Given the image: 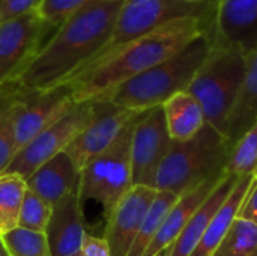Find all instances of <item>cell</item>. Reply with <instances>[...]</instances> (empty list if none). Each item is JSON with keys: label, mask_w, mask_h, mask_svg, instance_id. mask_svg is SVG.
Returning a JSON list of instances; mask_svg holds the SVG:
<instances>
[{"label": "cell", "mask_w": 257, "mask_h": 256, "mask_svg": "<svg viewBox=\"0 0 257 256\" xmlns=\"http://www.w3.org/2000/svg\"><path fill=\"white\" fill-rule=\"evenodd\" d=\"M0 256H12L11 252H9V249H8V246H6V243H5V238H3L2 234H0Z\"/></svg>", "instance_id": "33"}, {"label": "cell", "mask_w": 257, "mask_h": 256, "mask_svg": "<svg viewBox=\"0 0 257 256\" xmlns=\"http://www.w3.org/2000/svg\"><path fill=\"white\" fill-rule=\"evenodd\" d=\"M74 256H81V252H80V253H77V255H74Z\"/></svg>", "instance_id": "38"}, {"label": "cell", "mask_w": 257, "mask_h": 256, "mask_svg": "<svg viewBox=\"0 0 257 256\" xmlns=\"http://www.w3.org/2000/svg\"><path fill=\"white\" fill-rule=\"evenodd\" d=\"M232 146L233 143L209 124L188 140H173L155 172L152 189L181 196L209 180L220 178L224 175Z\"/></svg>", "instance_id": "4"}, {"label": "cell", "mask_w": 257, "mask_h": 256, "mask_svg": "<svg viewBox=\"0 0 257 256\" xmlns=\"http://www.w3.org/2000/svg\"><path fill=\"white\" fill-rule=\"evenodd\" d=\"M212 20L185 17L130 42L111 57L77 77L66 88L74 103L104 101L117 86L172 57L191 41L211 33Z\"/></svg>", "instance_id": "2"}, {"label": "cell", "mask_w": 257, "mask_h": 256, "mask_svg": "<svg viewBox=\"0 0 257 256\" xmlns=\"http://www.w3.org/2000/svg\"><path fill=\"white\" fill-rule=\"evenodd\" d=\"M81 256H111L108 246L102 237H95L86 232L81 244Z\"/></svg>", "instance_id": "32"}, {"label": "cell", "mask_w": 257, "mask_h": 256, "mask_svg": "<svg viewBox=\"0 0 257 256\" xmlns=\"http://www.w3.org/2000/svg\"><path fill=\"white\" fill-rule=\"evenodd\" d=\"M3 238L12 256H51L45 234L15 228L3 234Z\"/></svg>", "instance_id": "28"}, {"label": "cell", "mask_w": 257, "mask_h": 256, "mask_svg": "<svg viewBox=\"0 0 257 256\" xmlns=\"http://www.w3.org/2000/svg\"><path fill=\"white\" fill-rule=\"evenodd\" d=\"M245 74V53L235 48L212 47L187 92L200 104L206 124L224 130Z\"/></svg>", "instance_id": "6"}, {"label": "cell", "mask_w": 257, "mask_h": 256, "mask_svg": "<svg viewBox=\"0 0 257 256\" xmlns=\"http://www.w3.org/2000/svg\"><path fill=\"white\" fill-rule=\"evenodd\" d=\"M214 256H257V225L236 217Z\"/></svg>", "instance_id": "26"}, {"label": "cell", "mask_w": 257, "mask_h": 256, "mask_svg": "<svg viewBox=\"0 0 257 256\" xmlns=\"http://www.w3.org/2000/svg\"><path fill=\"white\" fill-rule=\"evenodd\" d=\"M80 186L51 207L45 238L51 256H74L81 252L86 235Z\"/></svg>", "instance_id": "15"}, {"label": "cell", "mask_w": 257, "mask_h": 256, "mask_svg": "<svg viewBox=\"0 0 257 256\" xmlns=\"http://www.w3.org/2000/svg\"><path fill=\"white\" fill-rule=\"evenodd\" d=\"M212 47L248 53L257 47V0H217Z\"/></svg>", "instance_id": "13"}, {"label": "cell", "mask_w": 257, "mask_h": 256, "mask_svg": "<svg viewBox=\"0 0 257 256\" xmlns=\"http://www.w3.org/2000/svg\"><path fill=\"white\" fill-rule=\"evenodd\" d=\"M54 30L39 11L0 23V88L20 75Z\"/></svg>", "instance_id": "9"}, {"label": "cell", "mask_w": 257, "mask_h": 256, "mask_svg": "<svg viewBox=\"0 0 257 256\" xmlns=\"http://www.w3.org/2000/svg\"><path fill=\"white\" fill-rule=\"evenodd\" d=\"M221 178H223V175L220 178L209 180V181L197 186L196 189L179 196L176 204L170 208V211L164 217L152 244L146 250L145 256L160 255L161 252H166L173 246V243L181 235V232L184 231V228L187 226L190 219L202 207V204L208 199V196L214 192V189L217 187V184L220 183Z\"/></svg>", "instance_id": "16"}, {"label": "cell", "mask_w": 257, "mask_h": 256, "mask_svg": "<svg viewBox=\"0 0 257 256\" xmlns=\"http://www.w3.org/2000/svg\"><path fill=\"white\" fill-rule=\"evenodd\" d=\"M188 2H200V0H188Z\"/></svg>", "instance_id": "37"}, {"label": "cell", "mask_w": 257, "mask_h": 256, "mask_svg": "<svg viewBox=\"0 0 257 256\" xmlns=\"http://www.w3.org/2000/svg\"><path fill=\"white\" fill-rule=\"evenodd\" d=\"M123 0L90 6L63 21L12 81L26 92H48L66 86L102 48Z\"/></svg>", "instance_id": "1"}, {"label": "cell", "mask_w": 257, "mask_h": 256, "mask_svg": "<svg viewBox=\"0 0 257 256\" xmlns=\"http://www.w3.org/2000/svg\"><path fill=\"white\" fill-rule=\"evenodd\" d=\"M215 6L217 0H123L107 42L72 80L98 66L130 42L170 21L185 17L214 20Z\"/></svg>", "instance_id": "5"}, {"label": "cell", "mask_w": 257, "mask_h": 256, "mask_svg": "<svg viewBox=\"0 0 257 256\" xmlns=\"http://www.w3.org/2000/svg\"><path fill=\"white\" fill-rule=\"evenodd\" d=\"M166 124L172 140L182 142L194 137L206 124L197 100L187 91L175 94L163 104Z\"/></svg>", "instance_id": "21"}, {"label": "cell", "mask_w": 257, "mask_h": 256, "mask_svg": "<svg viewBox=\"0 0 257 256\" xmlns=\"http://www.w3.org/2000/svg\"><path fill=\"white\" fill-rule=\"evenodd\" d=\"M211 48V33H203L172 57L117 86L104 101L134 112L163 106L175 94L188 89Z\"/></svg>", "instance_id": "3"}, {"label": "cell", "mask_w": 257, "mask_h": 256, "mask_svg": "<svg viewBox=\"0 0 257 256\" xmlns=\"http://www.w3.org/2000/svg\"><path fill=\"white\" fill-rule=\"evenodd\" d=\"M108 0H44L39 14L54 29H57L69 17Z\"/></svg>", "instance_id": "29"}, {"label": "cell", "mask_w": 257, "mask_h": 256, "mask_svg": "<svg viewBox=\"0 0 257 256\" xmlns=\"http://www.w3.org/2000/svg\"><path fill=\"white\" fill-rule=\"evenodd\" d=\"M157 256H169V250H166V252H161L160 255H157Z\"/></svg>", "instance_id": "34"}, {"label": "cell", "mask_w": 257, "mask_h": 256, "mask_svg": "<svg viewBox=\"0 0 257 256\" xmlns=\"http://www.w3.org/2000/svg\"><path fill=\"white\" fill-rule=\"evenodd\" d=\"M179 199L178 195L170 193V192H157L155 199L152 201L149 211L131 244V249L126 256H145L146 250L152 244L164 217L170 211V208L176 204Z\"/></svg>", "instance_id": "22"}, {"label": "cell", "mask_w": 257, "mask_h": 256, "mask_svg": "<svg viewBox=\"0 0 257 256\" xmlns=\"http://www.w3.org/2000/svg\"><path fill=\"white\" fill-rule=\"evenodd\" d=\"M81 172L63 151L39 166L29 178L27 187L51 207L80 186Z\"/></svg>", "instance_id": "17"}, {"label": "cell", "mask_w": 257, "mask_h": 256, "mask_svg": "<svg viewBox=\"0 0 257 256\" xmlns=\"http://www.w3.org/2000/svg\"><path fill=\"white\" fill-rule=\"evenodd\" d=\"M253 183H254V175L245 177V178L238 181V184L235 186V189L232 190L229 198L224 201L221 208L217 211V214L211 220L209 226L203 232L202 238L199 240L197 246L193 249L190 256L215 255V252L218 250L220 244L223 243L230 225L236 219L238 211L241 208V204H242L245 195L248 193V190L251 189Z\"/></svg>", "instance_id": "20"}, {"label": "cell", "mask_w": 257, "mask_h": 256, "mask_svg": "<svg viewBox=\"0 0 257 256\" xmlns=\"http://www.w3.org/2000/svg\"><path fill=\"white\" fill-rule=\"evenodd\" d=\"M72 104L74 101L66 88L48 92H26L18 89L14 115V140L17 152L62 118Z\"/></svg>", "instance_id": "12"}, {"label": "cell", "mask_w": 257, "mask_h": 256, "mask_svg": "<svg viewBox=\"0 0 257 256\" xmlns=\"http://www.w3.org/2000/svg\"><path fill=\"white\" fill-rule=\"evenodd\" d=\"M143 112L117 107L108 101H95V115L87 127L68 145L65 152L81 172L87 163L111 146L128 124Z\"/></svg>", "instance_id": "11"}, {"label": "cell", "mask_w": 257, "mask_h": 256, "mask_svg": "<svg viewBox=\"0 0 257 256\" xmlns=\"http://www.w3.org/2000/svg\"><path fill=\"white\" fill-rule=\"evenodd\" d=\"M0 234L3 235V228H2V222H0Z\"/></svg>", "instance_id": "35"}, {"label": "cell", "mask_w": 257, "mask_h": 256, "mask_svg": "<svg viewBox=\"0 0 257 256\" xmlns=\"http://www.w3.org/2000/svg\"><path fill=\"white\" fill-rule=\"evenodd\" d=\"M239 219H244V220H248L251 223L257 225V180L254 178V183L251 186V189L248 190V193L245 195L242 204H241V208L238 211V216Z\"/></svg>", "instance_id": "31"}, {"label": "cell", "mask_w": 257, "mask_h": 256, "mask_svg": "<svg viewBox=\"0 0 257 256\" xmlns=\"http://www.w3.org/2000/svg\"><path fill=\"white\" fill-rule=\"evenodd\" d=\"M254 178L257 180V169H256V172H254Z\"/></svg>", "instance_id": "36"}, {"label": "cell", "mask_w": 257, "mask_h": 256, "mask_svg": "<svg viewBox=\"0 0 257 256\" xmlns=\"http://www.w3.org/2000/svg\"><path fill=\"white\" fill-rule=\"evenodd\" d=\"M137 119L139 118L128 124L116 142L81 170L80 192L83 202L87 199L96 201L102 207L105 222L133 187L131 139Z\"/></svg>", "instance_id": "7"}, {"label": "cell", "mask_w": 257, "mask_h": 256, "mask_svg": "<svg viewBox=\"0 0 257 256\" xmlns=\"http://www.w3.org/2000/svg\"><path fill=\"white\" fill-rule=\"evenodd\" d=\"M257 169V119L233 143L224 174L242 180L254 175Z\"/></svg>", "instance_id": "25"}, {"label": "cell", "mask_w": 257, "mask_h": 256, "mask_svg": "<svg viewBox=\"0 0 257 256\" xmlns=\"http://www.w3.org/2000/svg\"><path fill=\"white\" fill-rule=\"evenodd\" d=\"M18 88L12 83L0 88V175L12 163L17 149L14 140V115Z\"/></svg>", "instance_id": "23"}, {"label": "cell", "mask_w": 257, "mask_h": 256, "mask_svg": "<svg viewBox=\"0 0 257 256\" xmlns=\"http://www.w3.org/2000/svg\"><path fill=\"white\" fill-rule=\"evenodd\" d=\"M27 192V181L17 175L5 172L0 175V222L3 234L18 226V214Z\"/></svg>", "instance_id": "24"}, {"label": "cell", "mask_w": 257, "mask_h": 256, "mask_svg": "<svg viewBox=\"0 0 257 256\" xmlns=\"http://www.w3.org/2000/svg\"><path fill=\"white\" fill-rule=\"evenodd\" d=\"M157 190L148 186H133L116 205L104 232V240L111 256H126L131 244L149 211Z\"/></svg>", "instance_id": "14"}, {"label": "cell", "mask_w": 257, "mask_h": 256, "mask_svg": "<svg viewBox=\"0 0 257 256\" xmlns=\"http://www.w3.org/2000/svg\"><path fill=\"white\" fill-rule=\"evenodd\" d=\"M239 180L224 174L214 192L208 196V199L202 204V207L194 213V216L190 219L181 235L176 238L173 246L169 249V256H190L193 249L197 246L199 240L202 238L203 232L209 226L211 220L217 214V211L221 208L224 201L229 198L235 186Z\"/></svg>", "instance_id": "18"}, {"label": "cell", "mask_w": 257, "mask_h": 256, "mask_svg": "<svg viewBox=\"0 0 257 256\" xmlns=\"http://www.w3.org/2000/svg\"><path fill=\"white\" fill-rule=\"evenodd\" d=\"M95 115V101L74 103L69 110L39 133L21 151H18L6 169L9 174H17L27 178L44 163L54 155L63 152L68 145L87 127Z\"/></svg>", "instance_id": "8"}, {"label": "cell", "mask_w": 257, "mask_h": 256, "mask_svg": "<svg viewBox=\"0 0 257 256\" xmlns=\"http://www.w3.org/2000/svg\"><path fill=\"white\" fill-rule=\"evenodd\" d=\"M51 217V205L41 199L36 193H33L29 187L24 195L20 214H18V226L29 232L45 234L48 222Z\"/></svg>", "instance_id": "27"}, {"label": "cell", "mask_w": 257, "mask_h": 256, "mask_svg": "<svg viewBox=\"0 0 257 256\" xmlns=\"http://www.w3.org/2000/svg\"><path fill=\"white\" fill-rule=\"evenodd\" d=\"M44 0H0V23L39 11Z\"/></svg>", "instance_id": "30"}, {"label": "cell", "mask_w": 257, "mask_h": 256, "mask_svg": "<svg viewBox=\"0 0 257 256\" xmlns=\"http://www.w3.org/2000/svg\"><path fill=\"white\" fill-rule=\"evenodd\" d=\"M257 119V47L245 54V74L223 134L235 143Z\"/></svg>", "instance_id": "19"}, {"label": "cell", "mask_w": 257, "mask_h": 256, "mask_svg": "<svg viewBox=\"0 0 257 256\" xmlns=\"http://www.w3.org/2000/svg\"><path fill=\"white\" fill-rule=\"evenodd\" d=\"M172 142L163 106L146 110L139 116L131 139L133 186L152 187L155 172Z\"/></svg>", "instance_id": "10"}]
</instances>
